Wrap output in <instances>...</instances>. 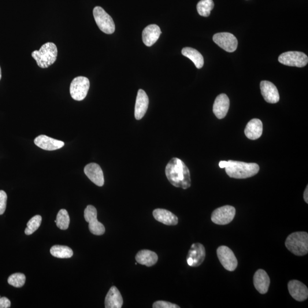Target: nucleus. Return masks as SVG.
<instances>
[{
    "instance_id": "dca6fc26",
    "label": "nucleus",
    "mask_w": 308,
    "mask_h": 308,
    "mask_svg": "<svg viewBox=\"0 0 308 308\" xmlns=\"http://www.w3.org/2000/svg\"><path fill=\"white\" fill-rule=\"evenodd\" d=\"M229 107V99L225 94L219 95L214 103L213 112L220 120L227 116Z\"/></svg>"
},
{
    "instance_id": "cd10ccee",
    "label": "nucleus",
    "mask_w": 308,
    "mask_h": 308,
    "mask_svg": "<svg viewBox=\"0 0 308 308\" xmlns=\"http://www.w3.org/2000/svg\"><path fill=\"white\" fill-rule=\"evenodd\" d=\"M56 225L62 230H66L69 228L70 224V217L68 211L62 209L59 211L56 219Z\"/></svg>"
},
{
    "instance_id": "39448f33",
    "label": "nucleus",
    "mask_w": 308,
    "mask_h": 308,
    "mask_svg": "<svg viewBox=\"0 0 308 308\" xmlns=\"http://www.w3.org/2000/svg\"><path fill=\"white\" fill-rule=\"evenodd\" d=\"M93 16L96 25L102 32L107 35L113 34L116 30L113 18L102 7H95L93 9Z\"/></svg>"
},
{
    "instance_id": "a211bd4d",
    "label": "nucleus",
    "mask_w": 308,
    "mask_h": 308,
    "mask_svg": "<svg viewBox=\"0 0 308 308\" xmlns=\"http://www.w3.org/2000/svg\"><path fill=\"white\" fill-rule=\"evenodd\" d=\"M254 284L261 294H265L268 291L270 279L268 274L263 269H259L254 274Z\"/></svg>"
},
{
    "instance_id": "f257e3e1",
    "label": "nucleus",
    "mask_w": 308,
    "mask_h": 308,
    "mask_svg": "<svg viewBox=\"0 0 308 308\" xmlns=\"http://www.w3.org/2000/svg\"><path fill=\"white\" fill-rule=\"evenodd\" d=\"M165 173L167 178L174 186L184 190L191 187L190 170L180 159L173 158L171 159L166 166Z\"/></svg>"
},
{
    "instance_id": "a878e982",
    "label": "nucleus",
    "mask_w": 308,
    "mask_h": 308,
    "mask_svg": "<svg viewBox=\"0 0 308 308\" xmlns=\"http://www.w3.org/2000/svg\"><path fill=\"white\" fill-rule=\"evenodd\" d=\"M50 254L55 258L69 259L73 257V252L69 247L55 245L51 248Z\"/></svg>"
},
{
    "instance_id": "7c9ffc66",
    "label": "nucleus",
    "mask_w": 308,
    "mask_h": 308,
    "mask_svg": "<svg viewBox=\"0 0 308 308\" xmlns=\"http://www.w3.org/2000/svg\"><path fill=\"white\" fill-rule=\"evenodd\" d=\"M7 196L4 191L0 190V215L5 213Z\"/></svg>"
},
{
    "instance_id": "9d476101",
    "label": "nucleus",
    "mask_w": 308,
    "mask_h": 308,
    "mask_svg": "<svg viewBox=\"0 0 308 308\" xmlns=\"http://www.w3.org/2000/svg\"><path fill=\"white\" fill-rule=\"evenodd\" d=\"M217 255L224 268L228 271H234L238 262L234 253L227 246H222L218 248Z\"/></svg>"
},
{
    "instance_id": "0eeeda50",
    "label": "nucleus",
    "mask_w": 308,
    "mask_h": 308,
    "mask_svg": "<svg viewBox=\"0 0 308 308\" xmlns=\"http://www.w3.org/2000/svg\"><path fill=\"white\" fill-rule=\"evenodd\" d=\"M278 60L284 65L303 68L308 64V58L303 52L287 51L281 54Z\"/></svg>"
},
{
    "instance_id": "473e14b6",
    "label": "nucleus",
    "mask_w": 308,
    "mask_h": 308,
    "mask_svg": "<svg viewBox=\"0 0 308 308\" xmlns=\"http://www.w3.org/2000/svg\"><path fill=\"white\" fill-rule=\"evenodd\" d=\"M10 306L11 303L8 299L5 297L0 298V308H9Z\"/></svg>"
},
{
    "instance_id": "1a4fd4ad",
    "label": "nucleus",
    "mask_w": 308,
    "mask_h": 308,
    "mask_svg": "<svg viewBox=\"0 0 308 308\" xmlns=\"http://www.w3.org/2000/svg\"><path fill=\"white\" fill-rule=\"evenodd\" d=\"M235 214V207L231 206H222L214 211L211 215V220L218 225L228 224L234 219Z\"/></svg>"
},
{
    "instance_id": "5701e85b",
    "label": "nucleus",
    "mask_w": 308,
    "mask_h": 308,
    "mask_svg": "<svg viewBox=\"0 0 308 308\" xmlns=\"http://www.w3.org/2000/svg\"><path fill=\"white\" fill-rule=\"evenodd\" d=\"M153 217L156 220L165 225H176L178 223L176 215L165 209H155L153 211Z\"/></svg>"
},
{
    "instance_id": "2eb2a0df",
    "label": "nucleus",
    "mask_w": 308,
    "mask_h": 308,
    "mask_svg": "<svg viewBox=\"0 0 308 308\" xmlns=\"http://www.w3.org/2000/svg\"><path fill=\"white\" fill-rule=\"evenodd\" d=\"M34 142L37 146L44 150L54 151L59 149L64 146L65 143L44 135L37 136Z\"/></svg>"
},
{
    "instance_id": "72a5a7b5",
    "label": "nucleus",
    "mask_w": 308,
    "mask_h": 308,
    "mask_svg": "<svg viewBox=\"0 0 308 308\" xmlns=\"http://www.w3.org/2000/svg\"><path fill=\"white\" fill-rule=\"evenodd\" d=\"M304 200H305V202L307 203H308V185L305 191H304Z\"/></svg>"
},
{
    "instance_id": "2f4dec72",
    "label": "nucleus",
    "mask_w": 308,
    "mask_h": 308,
    "mask_svg": "<svg viewBox=\"0 0 308 308\" xmlns=\"http://www.w3.org/2000/svg\"><path fill=\"white\" fill-rule=\"evenodd\" d=\"M154 308H179L176 304L165 301H157L153 304Z\"/></svg>"
},
{
    "instance_id": "c85d7f7f",
    "label": "nucleus",
    "mask_w": 308,
    "mask_h": 308,
    "mask_svg": "<svg viewBox=\"0 0 308 308\" xmlns=\"http://www.w3.org/2000/svg\"><path fill=\"white\" fill-rule=\"evenodd\" d=\"M42 222V217L40 215H36L29 220L27 223V227L25 230L26 235L33 234L39 229Z\"/></svg>"
},
{
    "instance_id": "4be33fe9",
    "label": "nucleus",
    "mask_w": 308,
    "mask_h": 308,
    "mask_svg": "<svg viewBox=\"0 0 308 308\" xmlns=\"http://www.w3.org/2000/svg\"><path fill=\"white\" fill-rule=\"evenodd\" d=\"M263 129L262 122L259 119H253L248 122L244 132L248 139L256 140L262 136Z\"/></svg>"
},
{
    "instance_id": "aec40b11",
    "label": "nucleus",
    "mask_w": 308,
    "mask_h": 308,
    "mask_svg": "<svg viewBox=\"0 0 308 308\" xmlns=\"http://www.w3.org/2000/svg\"><path fill=\"white\" fill-rule=\"evenodd\" d=\"M205 258L206 251L203 245L200 243L193 244L187 258H190L193 261L192 266L196 267L201 265Z\"/></svg>"
},
{
    "instance_id": "20e7f679",
    "label": "nucleus",
    "mask_w": 308,
    "mask_h": 308,
    "mask_svg": "<svg viewBox=\"0 0 308 308\" xmlns=\"http://www.w3.org/2000/svg\"><path fill=\"white\" fill-rule=\"evenodd\" d=\"M285 246L292 254L299 257L306 255L308 252V234L306 232H296L289 235Z\"/></svg>"
},
{
    "instance_id": "412c9836",
    "label": "nucleus",
    "mask_w": 308,
    "mask_h": 308,
    "mask_svg": "<svg viewBox=\"0 0 308 308\" xmlns=\"http://www.w3.org/2000/svg\"><path fill=\"white\" fill-rule=\"evenodd\" d=\"M123 298L120 291L116 287H111L106 296L105 308H121L123 306Z\"/></svg>"
},
{
    "instance_id": "4468645a",
    "label": "nucleus",
    "mask_w": 308,
    "mask_h": 308,
    "mask_svg": "<svg viewBox=\"0 0 308 308\" xmlns=\"http://www.w3.org/2000/svg\"><path fill=\"white\" fill-rule=\"evenodd\" d=\"M262 94L265 101L269 103L279 101L280 95L275 85L269 81H263L261 83Z\"/></svg>"
},
{
    "instance_id": "393cba45",
    "label": "nucleus",
    "mask_w": 308,
    "mask_h": 308,
    "mask_svg": "<svg viewBox=\"0 0 308 308\" xmlns=\"http://www.w3.org/2000/svg\"><path fill=\"white\" fill-rule=\"evenodd\" d=\"M181 53L184 56L190 59L194 62L196 68L201 69L204 65V58L203 55L194 48L184 47L181 50Z\"/></svg>"
},
{
    "instance_id": "c756f323",
    "label": "nucleus",
    "mask_w": 308,
    "mask_h": 308,
    "mask_svg": "<svg viewBox=\"0 0 308 308\" xmlns=\"http://www.w3.org/2000/svg\"><path fill=\"white\" fill-rule=\"evenodd\" d=\"M26 281L25 274L21 273H16L12 274L8 278L7 282L9 284L16 288L23 287Z\"/></svg>"
},
{
    "instance_id": "f03ea898",
    "label": "nucleus",
    "mask_w": 308,
    "mask_h": 308,
    "mask_svg": "<svg viewBox=\"0 0 308 308\" xmlns=\"http://www.w3.org/2000/svg\"><path fill=\"white\" fill-rule=\"evenodd\" d=\"M221 169H225L227 175L235 179H246L254 176L259 173L260 168L257 163L239 161H220Z\"/></svg>"
},
{
    "instance_id": "6ab92c4d",
    "label": "nucleus",
    "mask_w": 308,
    "mask_h": 308,
    "mask_svg": "<svg viewBox=\"0 0 308 308\" xmlns=\"http://www.w3.org/2000/svg\"><path fill=\"white\" fill-rule=\"evenodd\" d=\"M162 32L159 26L155 24L148 25L142 32L143 42L147 46H151L157 42Z\"/></svg>"
},
{
    "instance_id": "7ed1b4c3",
    "label": "nucleus",
    "mask_w": 308,
    "mask_h": 308,
    "mask_svg": "<svg viewBox=\"0 0 308 308\" xmlns=\"http://www.w3.org/2000/svg\"><path fill=\"white\" fill-rule=\"evenodd\" d=\"M58 55L57 47L53 43H47L41 47L39 50L32 52V56L35 59L40 68H49L56 61Z\"/></svg>"
},
{
    "instance_id": "6e6552de",
    "label": "nucleus",
    "mask_w": 308,
    "mask_h": 308,
    "mask_svg": "<svg viewBox=\"0 0 308 308\" xmlns=\"http://www.w3.org/2000/svg\"><path fill=\"white\" fill-rule=\"evenodd\" d=\"M85 220L88 222V228L92 234L102 235L105 232L103 224L98 221L97 211L93 206L88 205L84 211Z\"/></svg>"
},
{
    "instance_id": "b1692460",
    "label": "nucleus",
    "mask_w": 308,
    "mask_h": 308,
    "mask_svg": "<svg viewBox=\"0 0 308 308\" xmlns=\"http://www.w3.org/2000/svg\"><path fill=\"white\" fill-rule=\"evenodd\" d=\"M135 259L137 263L141 265L151 266L157 263L158 257L155 252L143 250L138 252L136 255Z\"/></svg>"
},
{
    "instance_id": "bb28decb",
    "label": "nucleus",
    "mask_w": 308,
    "mask_h": 308,
    "mask_svg": "<svg viewBox=\"0 0 308 308\" xmlns=\"http://www.w3.org/2000/svg\"><path fill=\"white\" fill-rule=\"evenodd\" d=\"M196 7H197L198 12L200 16L209 17L211 14V11L214 7L213 0H201L198 2Z\"/></svg>"
},
{
    "instance_id": "9b49d317",
    "label": "nucleus",
    "mask_w": 308,
    "mask_h": 308,
    "mask_svg": "<svg viewBox=\"0 0 308 308\" xmlns=\"http://www.w3.org/2000/svg\"><path fill=\"white\" fill-rule=\"evenodd\" d=\"M213 41L218 45L229 53L235 51L238 45L236 37L229 33H219L213 36Z\"/></svg>"
},
{
    "instance_id": "f8f14e48",
    "label": "nucleus",
    "mask_w": 308,
    "mask_h": 308,
    "mask_svg": "<svg viewBox=\"0 0 308 308\" xmlns=\"http://www.w3.org/2000/svg\"><path fill=\"white\" fill-rule=\"evenodd\" d=\"M289 294L298 302H304L308 298V289L306 285L298 280L289 282L288 285Z\"/></svg>"
},
{
    "instance_id": "f704fd0d",
    "label": "nucleus",
    "mask_w": 308,
    "mask_h": 308,
    "mask_svg": "<svg viewBox=\"0 0 308 308\" xmlns=\"http://www.w3.org/2000/svg\"><path fill=\"white\" fill-rule=\"evenodd\" d=\"M1 67H0V80H1Z\"/></svg>"
},
{
    "instance_id": "423d86ee",
    "label": "nucleus",
    "mask_w": 308,
    "mask_h": 308,
    "mask_svg": "<svg viewBox=\"0 0 308 308\" xmlns=\"http://www.w3.org/2000/svg\"><path fill=\"white\" fill-rule=\"evenodd\" d=\"M90 88V81L88 78L83 76L74 79L70 87V93L76 101H83L87 96Z\"/></svg>"
},
{
    "instance_id": "f3484780",
    "label": "nucleus",
    "mask_w": 308,
    "mask_h": 308,
    "mask_svg": "<svg viewBox=\"0 0 308 308\" xmlns=\"http://www.w3.org/2000/svg\"><path fill=\"white\" fill-rule=\"evenodd\" d=\"M148 104L149 99L146 92L142 89H139L135 106V117L136 120H140L144 116L148 109Z\"/></svg>"
},
{
    "instance_id": "ddd939ff",
    "label": "nucleus",
    "mask_w": 308,
    "mask_h": 308,
    "mask_svg": "<svg viewBox=\"0 0 308 308\" xmlns=\"http://www.w3.org/2000/svg\"><path fill=\"white\" fill-rule=\"evenodd\" d=\"M85 174L92 183L98 186L102 187L105 183L102 170L98 164L95 163H89L85 166Z\"/></svg>"
}]
</instances>
